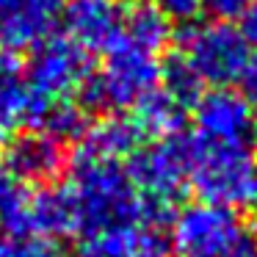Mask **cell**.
Wrapping results in <instances>:
<instances>
[{
  "label": "cell",
  "mask_w": 257,
  "mask_h": 257,
  "mask_svg": "<svg viewBox=\"0 0 257 257\" xmlns=\"http://www.w3.org/2000/svg\"><path fill=\"white\" fill-rule=\"evenodd\" d=\"M169 42V23L152 9V3L122 6L119 31L102 47V64L91 72L83 97L89 105L108 113L136 108L163 78V47Z\"/></svg>",
  "instance_id": "cell-1"
},
{
  "label": "cell",
  "mask_w": 257,
  "mask_h": 257,
  "mask_svg": "<svg viewBox=\"0 0 257 257\" xmlns=\"http://www.w3.org/2000/svg\"><path fill=\"white\" fill-rule=\"evenodd\" d=\"M61 188L75 218V232L86 238L113 227L155 224L124 163L75 155L69 177Z\"/></svg>",
  "instance_id": "cell-2"
},
{
  "label": "cell",
  "mask_w": 257,
  "mask_h": 257,
  "mask_svg": "<svg viewBox=\"0 0 257 257\" xmlns=\"http://www.w3.org/2000/svg\"><path fill=\"white\" fill-rule=\"evenodd\" d=\"M185 174L199 202L238 213L257 205V163L249 144L191 136L185 139Z\"/></svg>",
  "instance_id": "cell-3"
},
{
  "label": "cell",
  "mask_w": 257,
  "mask_h": 257,
  "mask_svg": "<svg viewBox=\"0 0 257 257\" xmlns=\"http://www.w3.org/2000/svg\"><path fill=\"white\" fill-rule=\"evenodd\" d=\"M174 257H257V229L238 210L185 205L172 221Z\"/></svg>",
  "instance_id": "cell-4"
},
{
  "label": "cell",
  "mask_w": 257,
  "mask_h": 257,
  "mask_svg": "<svg viewBox=\"0 0 257 257\" xmlns=\"http://www.w3.org/2000/svg\"><path fill=\"white\" fill-rule=\"evenodd\" d=\"M91 78V56L69 36H50L34 47V58L25 67L31 89V119L28 127L39 130L42 119L53 105L72 102Z\"/></svg>",
  "instance_id": "cell-5"
},
{
  "label": "cell",
  "mask_w": 257,
  "mask_h": 257,
  "mask_svg": "<svg viewBox=\"0 0 257 257\" xmlns=\"http://www.w3.org/2000/svg\"><path fill=\"white\" fill-rule=\"evenodd\" d=\"M249 56V45L238 28L227 23H210L191 25L180 36L177 53L172 56V61L199 89L202 86L224 89L227 83L240 78Z\"/></svg>",
  "instance_id": "cell-6"
},
{
  "label": "cell",
  "mask_w": 257,
  "mask_h": 257,
  "mask_svg": "<svg viewBox=\"0 0 257 257\" xmlns=\"http://www.w3.org/2000/svg\"><path fill=\"white\" fill-rule=\"evenodd\" d=\"M127 174L133 180L136 191L147 202L152 213V221H161L172 213L177 196L188 188L185 174V139H158L147 147H139L127 163Z\"/></svg>",
  "instance_id": "cell-7"
},
{
  "label": "cell",
  "mask_w": 257,
  "mask_h": 257,
  "mask_svg": "<svg viewBox=\"0 0 257 257\" xmlns=\"http://www.w3.org/2000/svg\"><path fill=\"white\" fill-rule=\"evenodd\" d=\"M0 227L6 229V235H36L58 240L61 235H75V218L61 185H25L12 210L0 218Z\"/></svg>",
  "instance_id": "cell-8"
},
{
  "label": "cell",
  "mask_w": 257,
  "mask_h": 257,
  "mask_svg": "<svg viewBox=\"0 0 257 257\" xmlns=\"http://www.w3.org/2000/svg\"><path fill=\"white\" fill-rule=\"evenodd\" d=\"M254 133V111L240 91L210 89L194 102V136L207 141L249 144Z\"/></svg>",
  "instance_id": "cell-9"
},
{
  "label": "cell",
  "mask_w": 257,
  "mask_h": 257,
  "mask_svg": "<svg viewBox=\"0 0 257 257\" xmlns=\"http://www.w3.org/2000/svg\"><path fill=\"white\" fill-rule=\"evenodd\" d=\"M67 0H0V53L42 45L53 36Z\"/></svg>",
  "instance_id": "cell-10"
},
{
  "label": "cell",
  "mask_w": 257,
  "mask_h": 257,
  "mask_svg": "<svg viewBox=\"0 0 257 257\" xmlns=\"http://www.w3.org/2000/svg\"><path fill=\"white\" fill-rule=\"evenodd\" d=\"M67 36L86 53L102 50L116 36L122 23V6L116 0H72L64 6Z\"/></svg>",
  "instance_id": "cell-11"
},
{
  "label": "cell",
  "mask_w": 257,
  "mask_h": 257,
  "mask_svg": "<svg viewBox=\"0 0 257 257\" xmlns=\"http://www.w3.org/2000/svg\"><path fill=\"white\" fill-rule=\"evenodd\" d=\"M78 144V155L94 158V161L124 163L136 155L144 136L136 127V122L124 113H108V116L89 122Z\"/></svg>",
  "instance_id": "cell-12"
},
{
  "label": "cell",
  "mask_w": 257,
  "mask_h": 257,
  "mask_svg": "<svg viewBox=\"0 0 257 257\" xmlns=\"http://www.w3.org/2000/svg\"><path fill=\"white\" fill-rule=\"evenodd\" d=\"M6 161L23 183L50 185L64 172V144L42 130H31L12 141Z\"/></svg>",
  "instance_id": "cell-13"
},
{
  "label": "cell",
  "mask_w": 257,
  "mask_h": 257,
  "mask_svg": "<svg viewBox=\"0 0 257 257\" xmlns=\"http://www.w3.org/2000/svg\"><path fill=\"white\" fill-rule=\"evenodd\" d=\"M80 257H166V243L147 224H130L89 235Z\"/></svg>",
  "instance_id": "cell-14"
},
{
  "label": "cell",
  "mask_w": 257,
  "mask_h": 257,
  "mask_svg": "<svg viewBox=\"0 0 257 257\" xmlns=\"http://www.w3.org/2000/svg\"><path fill=\"white\" fill-rule=\"evenodd\" d=\"M31 119V89L17 56L0 53V144L14 141Z\"/></svg>",
  "instance_id": "cell-15"
},
{
  "label": "cell",
  "mask_w": 257,
  "mask_h": 257,
  "mask_svg": "<svg viewBox=\"0 0 257 257\" xmlns=\"http://www.w3.org/2000/svg\"><path fill=\"white\" fill-rule=\"evenodd\" d=\"M185 108L188 105H183L174 94L158 86L141 102H136L130 119L136 122L144 139H172V136H180V127L185 122Z\"/></svg>",
  "instance_id": "cell-16"
},
{
  "label": "cell",
  "mask_w": 257,
  "mask_h": 257,
  "mask_svg": "<svg viewBox=\"0 0 257 257\" xmlns=\"http://www.w3.org/2000/svg\"><path fill=\"white\" fill-rule=\"evenodd\" d=\"M0 257H69V251L56 238L6 235L0 240Z\"/></svg>",
  "instance_id": "cell-17"
},
{
  "label": "cell",
  "mask_w": 257,
  "mask_h": 257,
  "mask_svg": "<svg viewBox=\"0 0 257 257\" xmlns=\"http://www.w3.org/2000/svg\"><path fill=\"white\" fill-rule=\"evenodd\" d=\"M150 3L166 23L177 25H194L202 14V0H150Z\"/></svg>",
  "instance_id": "cell-18"
},
{
  "label": "cell",
  "mask_w": 257,
  "mask_h": 257,
  "mask_svg": "<svg viewBox=\"0 0 257 257\" xmlns=\"http://www.w3.org/2000/svg\"><path fill=\"white\" fill-rule=\"evenodd\" d=\"M23 188H25V183L12 172V166H9L6 158L0 155V218L12 210V205L20 199Z\"/></svg>",
  "instance_id": "cell-19"
},
{
  "label": "cell",
  "mask_w": 257,
  "mask_h": 257,
  "mask_svg": "<svg viewBox=\"0 0 257 257\" xmlns=\"http://www.w3.org/2000/svg\"><path fill=\"white\" fill-rule=\"evenodd\" d=\"M254 0H202V12L213 14L216 23H232V20H240L246 12L251 9Z\"/></svg>",
  "instance_id": "cell-20"
},
{
  "label": "cell",
  "mask_w": 257,
  "mask_h": 257,
  "mask_svg": "<svg viewBox=\"0 0 257 257\" xmlns=\"http://www.w3.org/2000/svg\"><path fill=\"white\" fill-rule=\"evenodd\" d=\"M240 97H243L249 105L257 108V53L254 56H249V61H246L243 72H240Z\"/></svg>",
  "instance_id": "cell-21"
},
{
  "label": "cell",
  "mask_w": 257,
  "mask_h": 257,
  "mask_svg": "<svg viewBox=\"0 0 257 257\" xmlns=\"http://www.w3.org/2000/svg\"><path fill=\"white\" fill-rule=\"evenodd\" d=\"M240 34H243V39H246V45H254L257 47V0L251 3V9L240 17Z\"/></svg>",
  "instance_id": "cell-22"
},
{
  "label": "cell",
  "mask_w": 257,
  "mask_h": 257,
  "mask_svg": "<svg viewBox=\"0 0 257 257\" xmlns=\"http://www.w3.org/2000/svg\"><path fill=\"white\" fill-rule=\"evenodd\" d=\"M254 163H257V158H254Z\"/></svg>",
  "instance_id": "cell-23"
}]
</instances>
